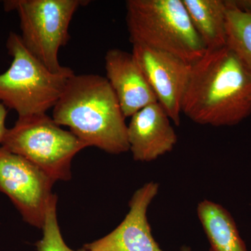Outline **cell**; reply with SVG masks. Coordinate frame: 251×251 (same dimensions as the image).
I'll return each instance as SVG.
<instances>
[{
    "label": "cell",
    "mask_w": 251,
    "mask_h": 251,
    "mask_svg": "<svg viewBox=\"0 0 251 251\" xmlns=\"http://www.w3.org/2000/svg\"><path fill=\"white\" fill-rule=\"evenodd\" d=\"M84 0H9L7 11H17L26 49L52 72L64 68L59 62V49L67 44L73 16Z\"/></svg>",
    "instance_id": "obj_6"
},
{
    "label": "cell",
    "mask_w": 251,
    "mask_h": 251,
    "mask_svg": "<svg viewBox=\"0 0 251 251\" xmlns=\"http://www.w3.org/2000/svg\"><path fill=\"white\" fill-rule=\"evenodd\" d=\"M126 9L132 44L164 51L190 64L205 53L183 0H128Z\"/></svg>",
    "instance_id": "obj_3"
},
{
    "label": "cell",
    "mask_w": 251,
    "mask_h": 251,
    "mask_svg": "<svg viewBox=\"0 0 251 251\" xmlns=\"http://www.w3.org/2000/svg\"><path fill=\"white\" fill-rule=\"evenodd\" d=\"M1 147L31 162L54 181L71 179L73 158L87 148L46 114L18 118Z\"/></svg>",
    "instance_id": "obj_5"
},
{
    "label": "cell",
    "mask_w": 251,
    "mask_h": 251,
    "mask_svg": "<svg viewBox=\"0 0 251 251\" xmlns=\"http://www.w3.org/2000/svg\"><path fill=\"white\" fill-rule=\"evenodd\" d=\"M197 214L210 244L209 251H249L235 221L224 206L204 200L198 204Z\"/></svg>",
    "instance_id": "obj_12"
},
{
    "label": "cell",
    "mask_w": 251,
    "mask_h": 251,
    "mask_svg": "<svg viewBox=\"0 0 251 251\" xmlns=\"http://www.w3.org/2000/svg\"><path fill=\"white\" fill-rule=\"evenodd\" d=\"M52 109L54 122L69 127L87 148L112 154L129 151L126 117L106 77L74 74Z\"/></svg>",
    "instance_id": "obj_2"
},
{
    "label": "cell",
    "mask_w": 251,
    "mask_h": 251,
    "mask_svg": "<svg viewBox=\"0 0 251 251\" xmlns=\"http://www.w3.org/2000/svg\"><path fill=\"white\" fill-rule=\"evenodd\" d=\"M159 184L150 181L137 190L129 202V211L110 234L86 244L87 251H163L148 222L149 206L158 195Z\"/></svg>",
    "instance_id": "obj_9"
},
{
    "label": "cell",
    "mask_w": 251,
    "mask_h": 251,
    "mask_svg": "<svg viewBox=\"0 0 251 251\" xmlns=\"http://www.w3.org/2000/svg\"><path fill=\"white\" fill-rule=\"evenodd\" d=\"M132 54L158 103L171 121L179 126L191 64L168 52L140 44H133Z\"/></svg>",
    "instance_id": "obj_8"
},
{
    "label": "cell",
    "mask_w": 251,
    "mask_h": 251,
    "mask_svg": "<svg viewBox=\"0 0 251 251\" xmlns=\"http://www.w3.org/2000/svg\"><path fill=\"white\" fill-rule=\"evenodd\" d=\"M105 68L106 79L126 118L158 102L132 52L117 49L109 50L105 56Z\"/></svg>",
    "instance_id": "obj_11"
},
{
    "label": "cell",
    "mask_w": 251,
    "mask_h": 251,
    "mask_svg": "<svg viewBox=\"0 0 251 251\" xmlns=\"http://www.w3.org/2000/svg\"><path fill=\"white\" fill-rule=\"evenodd\" d=\"M6 115H7V110L6 107L0 102V145H1L8 129L5 125Z\"/></svg>",
    "instance_id": "obj_17"
},
{
    "label": "cell",
    "mask_w": 251,
    "mask_h": 251,
    "mask_svg": "<svg viewBox=\"0 0 251 251\" xmlns=\"http://www.w3.org/2000/svg\"><path fill=\"white\" fill-rule=\"evenodd\" d=\"M206 50L227 46L226 0H183Z\"/></svg>",
    "instance_id": "obj_13"
},
{
    "label": "cell",
    "mask_w": 251,
    "mask_h": 251,
    "mask_svg": "<svg viewBox=\"0 0 251 251\" xmlns=\"http://www.w3.org/2000/svg\"><path fill=\"white\" fill-rule=\"evenodd\" d=\"M182 113L195 123L232 126L251 114V72L228 47L191 64Z\"/></svg>",
    "instance_id": "obj_1"
},
{
    "label": "cell",
    "mask_w": 251,
    "mask_h": 251,
    "mask_svg": "<svg viewBox=\"0 0 251 251\" xmlns=\"http://www.w3.org/2000/svg\"><path fill=\"white\" fill-rule=\"evenodd\" d=\"M227 47L237 54L251 72V13L244 12L227 4Z\"/></svg>",
    "instance_id": "obj_14"
},
{
    "label": "cell",
    "mask_w": 251,
    "mask_h": 251,
    "mask_svg": "<svg viewBox=\"0 0 251 251\" xmlns=\"http://www.w3.org/2000/svg\"><path fill=\"white\" fill-rule=\"evenodd\" d=\"M54 182L31 162L0 147V192L27 224L42 228Z\"/></svg>",
    "instance_id": "obj_7"
},
{
    "label": "cell",
    "mask_w": 251,
    "mask_h": 251,
    "mask_svg": "<svg viewBox=\"0 0 251 251\" xmlns=\"http://www.w3.org/2000/svg\"><path fill=\"white\" fill-rule=\"evenodd\" d=\"M226 2L240 11L251 13V0H226Z\"/></svg>",
    "instance_id": "obj_16"
},
{
    "label": "cell",
    "mask_w": 251,
    "mask_h": 251,
    "mask_svg": "<svg viewBox=\"0 0 251 251\" xmlns=\"http://www.w3.org/2000/svg\"><path fill=\"white\" fill-rule=\"evenodd\" d=\"M57 196L52 195L46 209L42 239L36 244L38 251H87L85 249L72 250L64 242L57 221Z\"/></svg>",
    "instance_id": "obj_15"
},
{
    "label": "cell",
    "mask_w": 251,
    "mask_h": 251,
    "mask_svg": "<svg viewBox=\"0 0 251 251\" xmlns=\"http://www.w3.org/2000/svg\"><path fill=\"white\" fill-rule=\"evenodd\" d=\"M6 48L13 61L0 75V102L17 112L18 118L46 114L60 99L74 71L64 67L60 72H51L16 33H10Z\"/></svg>",
    "instance_id": "obj_4"
},
{
    "label": "cell",
    "mask_w": 251,
    "mask_h": 251,
    "mask_svg": "<svg viewBox=\"0 0 251 251\" xmlns=\"http://www.w3.org/2000/svg\"><path fill=\"white\" fill-rule=\"evenodd\" d=\"M180 251H191V249L189 247H186V246H184V247H181Z\"/></svg>",
    "instance_id": "obj_18"
},
{
    "label": "cell",
    "mask_w": 251,
    "mask_h": 251,
    "mask_svg": "<svg viewBox=\"0 0 251 251\" xmlns=\"http://www.w3.org/2000/svg\"><path fill=\"white\" fill-rule=\"evenodd\" d=\"M127 126L129 150L136 161H155L173 151L177 142L171 119L158 102L137 112Z\"/></svg>",
    "instance_id": "obj_10"
}]
</instances>
